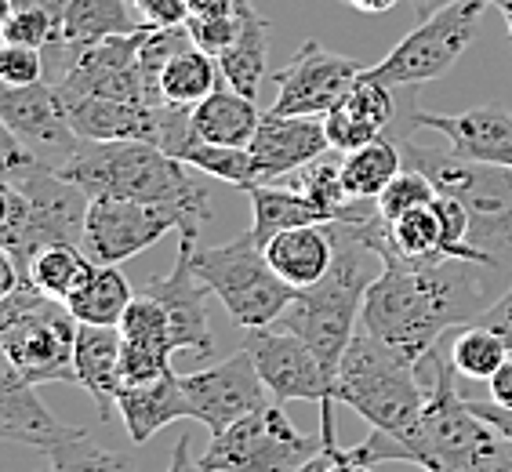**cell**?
I'll return each mask as SVG.
<instances>
[{
  "label": "cell",
  "instance_id": "3957f363",
  "mask_svg": "<svg viewBox=\"0 0 512 472\" xmlns=\"http://www.w3.org/2000/svg\"><path fill=\"white\" fill-rule=\"evenodd\" d=\"M335 400L371 425V436L360 443L367 462H407V443L425 411V382L414 356L360 327L338 364Z\"/></svg>",
  "mask_w": 512,
  "mask_h": 472
},
{
  "label": "cell",
  "instance_id": "4316f807",
  "mask_svg": "<svg viewBox=\"0 0 512 472\" xmlns=\"http://www.w3.org/2000/svg\"><path fill=\"white\" fill-rule=\"evenodd\" d=\"M237 19H240V33L233 40V48L218 59V69H222V80H226L229 88H237L255 99L262 80H266L269 19L262 11H255L251 0H237Z\"/></svg>",
  "mask_w": 512,
  "mask_h": 472
},
{
  "label": "cell",
  "instance_id": "6da1fadb",
  "mask_svg": "<svg viewBox=\"0 0 512 472\" xmlns=\"http://www.w3.org/2000/svg\"><path fill=\"white\" fill-rule=\"evenodd\" d=\"M491 266H476L465 258L414 262V258H385L382 273L367 287L360 327L382 338L400 353L422 360L447 331L476 324L494 302L498 287H509Z\"/></svg>",
  "mask_w": 512,
  "mask_h": 472
},
{
  "label": "cell",
  "instance_id": "ac0fdd59",
  "mask_svg": "<svg viewBox=\"0 0 512 472\" xmlns=\"http://www.w3.org/2000/svg\"><path fill=\"white\" fill-rule=\"evenodd\" d=\"M258 182H276L284 175H295L313 160L331 153V138H327L324 117H284V113H262L251 146Z\"/></svg>",
  "mask_w": 512,
  "mask_h": 472
},
{
  "label": "cell",
  "instance_id": "8992f818",
  "mask_svg": "<svg viewBox=\"0 0 512 472\" xmlns=\"http://www.w3.org/2000/svg\"><path fill=\"white\" fill-rule=\"evenodd\" d=\"M327 226L335 233V266L320 284L298 291V298L280 320L287 331L306 338L335 385L338 364H342L345 349L356 335V324H360V313H364L367 287L382 273L385 258L345 222H327Z\"/></svg>",
  "mask_w": 512,
  "mask_h": 472
},
{
  "label": "cell",
  "instance_id": "db71d44e",
  "mask_svg": "<svg viewBox=\"0 0 512 472\" xmlns=\"http://www.w3.org/2000/svg\"><path fill=\"white\" fill-rule=\"evenodd\" d=\"M483 472H512V465H502V469H483Z\"/></svg>",
  "mask_w": 512,
  "mask_h": 472
},
{
  "label": "cell",
  "instance_id": "9a60e30c",
  "mask_svg": "<svg viewBox=\"0 0 512 472\" xmlns=\"http://www.w3.org/2000/svg\"><path fill=\"white\" fill-rule=\"evenodd\" d=\"M266 382L258 378V367L247 349L226 356L222 364H211L204 371L182 374V393H186L189 418L211 429L218 436L233 422H240L244 414L258 411L266 404L262 400Z\"/></svg>",
  "mask_w": 512,
  "mask_h": 472
},
{
  "label": "cell",
  "instance_id": "d6a6232c",
  "mask_svg": "<svg viewBox=\"0 0 512 472\" xmlns=\"http://www.w3.org/2000/svg\"><path fill=\"white\" fill-rule=\"evenodd\" d=\"M509 356H512L509 342L494 327L480 324V320L458 327L451 338V364L469 382H491Z\"/></svg>",
  "mask_w": 512,
  "mask_h": 472
},
{
  "label": "cell",
  "instance_id": "74e56055",
  "mask_svg": "<svg viewBox=\"0 0 512 472\" xmlns=\"http://www.w3.org/2000/svg\"><path fill=\"white\" fill-rule=\"evenodd\" d=\"M440 197V189H436V182L425 171L418 168H407L389 182V189H385L382 197H378V211H382V218L393 226L396 218L411 215V211H418V207H429L433 200Z\"/></svg>",
  "mask_w": 512,
  "mask_h": 472
},
{
  "label": "cell",
  "instance_id": "2e32d148",
  "mask_svg": "<svg viewBox=\"0 0 512 472\" xmlns=\"http://www.w3.org/2000/svg\"><path fill=\"white\" fill-rule=\"evenodd\" d=\"M200 236H178L175 269L168 276H149L146 295L157 298L168 309L171 331H175V349L193 356L215 353V331L207 320V291L204 280L193 269V251H197Z\"/></svg>",
  "mask_w": 512,
  "mask_h": 472
},
{
  "label": "cell",
  "instance_id": "d590c367",
  "mask_svg": "<svg viewBox=\"0 0 512 472\" xmlns=\"http://www.w3.org/2000/svg\"><path fill=\"white\" fill-rule=\"evenodd\" d=\"M44 458H48V472H135L128 454L102 447L84 429H73L66 440L44 451Z\"/></svg>",
  "mask_w": 512,
  "mask_h": 472
},
{
  "label": "cell",
  "instance_id": "ee69618b",
  "mask_svg": "<svg viewBox=\"0 0 512 472\" xmlns=\"http://www.w3.org/2000/svg\"><path fill=\"white\" fill-rule=\"evenodd\" d=\"M480 324H487V327H494L498 335L509 342V349H512V284L502 291V298L487 309V313L480 316Z\"/></svg>",
  "mask_w": 512,
  "mask_h": 472
},
{
  "label": "cell",
  "instance_id": "d6986e66",
  "mask_svg": "<svg viewBox=\"0 0 512 472\" xmlns=\"http://www.w3.org/2000/svg\"><path fill=\"white\" fill-rule=\"evenodd\" d=\"M0 120H4V131H11L26 146L62 149V160L80 146V135L69 124L59 88L48 84V80H37V84H26V88H8L4 84V91H0Z\"/></svg>",
  "mask_w": 512,
  "mask_h": 472
},
{
  "label": "cell",
  "instance_id": "f6af8a7d",
  "mask_svg": "<svg viewBox=\"0 0 512 472\" xmlns=\"http://www.w3.org/2000/svg\"><path fill=\"white\" fill-rule=\"evenodd\" d=\"M168 472H204V465H200V458H193V447H189V436H178L175 454H171Z\"/></svg>",
  "mask_w": 512,
  "mask_h": 472
},
{
  "label": "cell",
  "instance_id": "52a82bcc",
  "mask_svg": "<svg viewBox=\"0 0 512 472\" xmlns=\"http://www.w3.org/2000/svg\"><path fill=\"white\" fill-rule=\"evenodd\" d=\"M404 164L433 178L436 189L462 200L473 222V247L491 258V266L512 280V171L465 160L451 149L418 146L414 138H396Z\"/></svg>",
  "mask_w": 512,
  "mask_h": 472
},
{
  "label": "cell",
  "instance_id": "8d00e7d4",
  "mask_svg": "<svg viewBox=\"0 0 512 472\" xmlns=\"http://www.w3.org/2000/svg\"><path fill=\"white\" fill-rule=\"evenodd\" d=\"M295 175H298L295 189H302V193L324 211L327 222L349 218L353 197H349L342 186V164H335L331 157H320V160H313V164H306L302 171H295Z\"/></svg>",
  "mask_w": 512,
  "mask_h": 472
},
{
  "label": "cell",
  "instance_id": "7402d4cb",
  "mask_svg": "<svg viewBox=\"0 0 512 472\" xmlns=\"http://www.w3.org/2000/svg\"><path fill=\"white\" fill-rule=\"evenodd\" d=\"M120 353H124L120 327H95V324L77 327L73 371H77V385L95 400V407H99L102 422L113 418L120 385H124V378H120Z\"/></svg>",
  "mask_w": 512,
  "mask_h": 472
},
{
  "label": "cell",
  "instance_id": "f907efd6",
  "mask_svg": "<svg viewBox=\"0 0 512 472\" xmlns=\"http://www.w3.org/2000/svg\"><path fill=\"white\" fill-rule=\"evenodd\" d=\"M342 4H349V8L360 11V15H385V11H393L400 0H342Z\"/></svg>",
  "mask_w": 512,
  "mask_h": 472
},
{
  "label": "cell",
  "instance_id": "484cf974",
  "mask_svg": "<svg viewBox=\"0 0 512 472\" xmlns=\"http://www.w3.org/2000/svg\"><path fill=\"white\" fill-rule=\"evenodd\" d=\"M149 30L138 0H69L62 19V40L73 48H91L109 37H131Z\"/></svg>",
  "mask_w": 512,
  "mask_h": 472
},
{
  "label": "cell",
  "instance_id": "7a4b0ae2",
  "mask_svg": "<svg viewBox=\"0 0 512 472\" xmlns=\"http://www.w3.org/2000/svg\"><path fill=\"white\" fill-rule=\"evenodd\" d=\"M55 168L88 197H124L164 207L178 218V236H200L211 218V193L197 182L193 168L142 138H80V146Z\"/></svg>",
  "mask_w": 512,
  "mask_h": 472
},
{
  "label": "cell",
  "instance_id": "681fc988",
  "mask_svg": "<svg viewBox=\"0 0 512 472\" xmlns=\"http://www.w3.org/2000/svg\"><path fill=\"white\" fill-rule=\"evenodd\" d=\"M324 472H375L371 465H364V462H356L353 454H349V447H342V451L331 458V465H327Z\"/></svg>",
  "mask_w": 512,
  "mask_h": 472
},
{
  "label": "cell",
  "instance_id": "836d02e7",
  "mask_svg": "<svg viewBox=\"0 0 512 472\" xmlns=\"http://www.w3.org/2000/svg\"><path fill=\"white\" fill-rule=\"evenodd\" d=\"M389 233H393V255L400 258H414V262L451 258V251H447V226L436 200L429 207H418L411 215L396 218L393 226H389Z\"/></svg>",
  "mask_w": 512,
  "mask_h": 472
},
{
  "label": "cell",
  "instance_id": "5bb4252c",
  "mask_svg": "<svg viewBox=\"0 0 512 472\" xmlns=\"http://www.w3.org/2000/svg\"><path fill=\"white\" fill-rule=\"evenodd\" d=\"M171 229H178V218L164 207L124 197H91L80 247L99 266H120V262L142 255Z\"/></svg>",
  "mask_w": 512,
  "mask_h": 472
},
{
  "label": "cell",
  "instance_id": "83f0119b",
  "mask_svg": "<svg viewBox=\"0 0 512 472\" xmlns=\"http://www.w3.org/2000/svg\"><path fill=\"white\" fill-rule=\"evenodd\" d=\"M247 200H251V236L262 247L276 233H284V229L327 222L324 211L295 186L284 189V186H273V182H258V186L247 189Z\"/></svg>",
  "mask_w": 512,
  "mask_h": 472
},
{
  "label": "cell",
  "instance_id": "44dd1931",
  "mask_svg": "<svg viewBox=\"0 0 512 472\" xmlns=\"http://www.w3.org/2000/svg\"><path fill=\"white\" fill-rule=\"evenodd\" d=\"M77 425H62L48 407L40 404L37 385L22 382L19 374L4 364L0 371V436L11 443H26L33 451H51Z\"/></svg>",
  "mask_w": 512,
  "mask_h": 472
},
{
  "label": "cell",
  "instance_id": "4dcf8cb0",
  "mask_svg": "<svg viewBox=\"0 0 512 472\" xmlns=\"http://www.w3.org/2000/svg\"><path fill=\"white\" fill-rule=\"evenodd\" d=\"M131 302H135V291H131L128 276L117 266H95V273L80 284L77 295H69L66 309L77 316V324L120 327Z\"/></svg>",
  "mask_w": 512,
  "mask_h": 472
},
{
  "label": "cell",
  "instance_id": "30bf717a",
  "mask_svg": "<svg viewBox=\"0 0 512 472\" xmlns=\"http://www.w3.org/2000/svg\"><path fill=\"white\" fill-rule=\"evenodd\" d=\"M487 8H491V0H458L451 8L436 11V15L418 22L378 66H367L364 77L378 80L385 88L404 91L440 80L473 44L480 15Z\"/></svg>",
  "mask_w": 512,
  "mask_h": 472
},
{
  "label": "cell",
  "instance_id": "9f6ffc18",
  "mask_svg": "<svg viewBox=\"0 0 512 472\" xmlns=\"http://www.w3.org/2000/svg\"><path fill=\"white\" fill-rule=\"evenodd\" d=\"M491 4H494V0H491Z\"/></svg>",
  "mask_w": 512,
  "mask_h": 472
},
{
  "label": "cell",
  "instance_id": "277c9868",
  "mask_svg": "<svg viewBox=\"0 0 512 472\" xmlns=\"http://www.w3.org/2000/svg\"><path fill=\"white\" fill-rule=\"evenodd\" d=\"M0 168H4L0 240H4V251L15 258L22 280L33 251H40L44 244H84L91 197L77 182H69L55 164H44L37 153H30V146L11 131H4Z\"/></svg>",
  "mask_w": 512,
  "mask_h": 472
},
{
  "label": "cell",
  "instance_id": "ab89813d",
  "mask_svg": "<svg viewBox=\"0 0 512 472\" xmlns=\"http://www.w3.org/2000/svg\"><path fill=\"white\" fill-rule=\"evenodd\" d=\"M186 30H189V40H193V48L222 59V55L233 48V40H237L240 19H237V11H233V15H211V19H189Z\"/></svg>",
  "mask_w": 512,
  "mask_h": 472
},
{
  "label": "cell",
  "instance_id": "f35d334b",
  "mask_svg": "<svg viewBox=\"0 0 512 472\" xmlns=\"http://www.w3.org/2000/svg\"><path fill=\"white\" fill-rule=\"evenodd\" d=\"M4 44H22V48H51L62 37V22L44 11H22V8H4Z\"/></svg>",
  "mask_w": 512,
  "mask_h": 472
},
{
  "label": "cell",
  "instance_id": "4fadbf2b",
  "mask_svg": "<svg viewBox=\"0 0 512 472\" xmlns=\"http://www.w3.org/2000/svg\"><path fill=\"white\" fill-rule=\"evenodd\" d=\"M360 73H364L360 62L327 51L320 40H306L295 51V59L273 73V113H284V117H327L345 99V91L360 80Z\"/></svg>",
  "mask_w": 512,
  "mask_h": 472
},
{
  "label": "cell",
  "instance_id": "ba28073f",
  "mask_svg": "<svg viewBox=\"0 0 512 472\" xmlns=\"http://www.w3.org/2000/svg\"><path fill=\"white\" fill-rule=\"evenodd\" d=\"M77 316L66 302H55L37 284H19L0 298V353L22 382H73Z\"/></svg>",
  "mask_w": 512,
  "mask_h": 472
},
{
  "label": "cell",
  "instance_id": "7c38bea8",
  "mask_svg": "<svg viewBox=\"0 0 512 472\" xmlns=\"http://www.w3.org/2000/svg\"><path fill=\"white\" fill-rule=\"evenodd\" d=\"M244 349L258 367V378L266 382V393H273L276 404L306 400L320 404V440L324 447H338L335 429V385L327 378L320 356L309 349L306 338H298L287 327H247Z\"/></svg>",
  "mask_w": 512,
  "mask_h": 472
},
{
  "label": "cell",
  "instance_id": "c3c4849f",
  "mask_svg": "<svg viewBox=\"0 0 512 472\" xmlns=\"http://www.w3.org/2000/svg\"><path fill=\"white\" fill-rule=\"evenodd\" d=\"M491 400L502 407H512V356L502 364V371L491 378Z\"/></svg>",
  "mask_w": 512,
  "mask_h": 472
},
{
  "label": "cell",
  "instance_id": "e0dca14e",
  "mask_svg": "<svg viewBox=\"0 0 512 472\" xmlns=\"http://www.w3.org/2000/svg\"><path fill=\"white\" fill-rule=\"evenodd\" d=\"M407 128L436 131L447 138V149L476 164H491V168L512 171V113L502 106H473L462 113H425L411 102L407 113Z\"/></svg>",
  "mask_w": 512,
  "mask_h": 472
},
{
  "label": "cell",
  "instance_id": "1f68e13d",
  "mask_svg": "<svg viewBox=\"0 0 512 472\" xmlns=\"http://www.w3.org/2000/svg\"><path fill=\"white\" fill-rule=\"evenodd\" d=\"M218 59L200 48H182L160 73V95L171 106H200L218 88Z\"/></svg>",
  "mask_w": 512,
  "mask_h": 472
},
{
  "label": "cell",
  "instance_id": "603a6c76",
  "mask_svg": "<svg viewBox=\"0 0 512 472\" xmlns=\"http://www.w3.org/2000/svg\"><path fill=\"white\" fill-rule=\"evenodd\" d=\"M262 251H266L269 266L276 269V276L284 284L306 291V287L320 284L335 266V233H331L327 222L295 226L276 233Z\"/></svg>",
  "mask_w": 512,
  "mask_h": 472
},
{
  "label": "cell",
  "instance_id": "9c48e42d",
  "mask_svg": "<svg viewBox=\"0 0 512 472\" xmlns=\"http://www.w3.org/2000/svg\"><path fill=\"white\" fill-rule=\"evenodd\" d=\"M193 269L244 331L247 327H269L298 298V287L284 284L276 276V269L269 266L266 251L251 236V229L237 240H226V244H197Z\"/></svg>",
  "mask_w": 512,
  "mask_h": 472
},
{
  "label": "cell",
  "instance_id": "b9f144b4",
  "mask_svg": "<svg viewBox=\"0 0 512 472\" xmlns=\"http://www.w3.org/2000/svg\"><path fill=\"white\" fill-rule=\"evenodd\" d=\"M149 26H186L189 0H142L138 4Z\"/></svg>",
  "mask_w": 512,
  "mask_h": 472
},
{
  "label": "cell",
  "instance_id": "f546056e",
  "mask_svg": "<svg viewBox=\"0 0 512 472\" xmlns=\"http://www.w3.org/2000/svg\"><path fill=\"white\" fill-rule=\"evenodd\" d=\"M95 266L99 262L80 244H44L40 251H33L22 284H37L55 302H69V295H77Z\"/></svg>",
  "mask_w": 512,
  "mask_h": 472
},
{
  "label": "cell",
  "instance_id": "bcb514c9",
  "mask_svg": "<svg viewBox=\"0 0 512 472\" xmlns=\"http://www.w3.org/2000/svg\"><path fill=\"white\" fill-rule=\"evenodd\" d=\"M4 8H22V11H44V15H55V19H66L69 0H4Z\"/></svg>",
  "mask_w": 512,
  "mask_h": 472
},
{
  "label": "cell",
  "instance_id": "cb8c5ba5",
  "mask_svg": "<svg viewBox=\"0 0 512 472\" xmlns=\"http://www.w3.org/2000/svg\"><path fill=\"white\" fill-rule=\"evenodd\" d=\"M117 411L124 418V429H128L131 443L153 440L171 422L189 418L186 393H182V374L171 371L164 378H153V382L120 385Z\"/></svg>",
  "mask_w": 512,
  "mask_h": 472
},
{
  "label": "cell",
  "instance_id": "f5cc1de1",
  "mask_svg": "<svg viewBox=\"0 0 512 472\" xmlns=\"http://www.w3.org/2000/svg\"><path fill=\"white\" fill-rule=\"evenodd\" d=\"M494 8L502 11L505 26H509V37H512V0H494Z\"/></svg>",
  "mask_w": 512,
  "mask_h": 472
},
{
  "label": "cell",
  "instance_id": "d4e9b609",
  "mask_svg": "<svg viewBox=\"0 0 512 472\" xmlns=\"http://www.w3.org/2000/svg\"><path fill=\"white\" fill-rule=\"evenodd\" d=\"M258 124H262V109L255 106V99L229 84H218L200 106H193V135L215 146L247 149Z\"/></svg>",
  "mask_w": 512,
  "mask_h": 472
},
{
  "label": "cell",
  "instance_id": "e575fe53",
  "mask_svg": "<svg viewBox=\"0 0 512 472\" xmlns=\"http://www.w3.org/2000/svg\"><path fill=\"white\" fill-rule=\"evenodd\" d=\"M178 160L189 164L193 171H200V175H211V178H218V182H229V186H240V189L258 186L255 160H251L247 149L215 146V142H204V138L193 135V142L178 153Z\"/></svg>",
  "mask_w": 512,
  "mask_h": 472
},
{
  "label": "cell",
  "instance_id": "60d3db41",
  "mask_svg": "<svg viewBox=\"0 0 512 472\" xmlns=\"http://www.w3.org/2000/svg\"><path fill=\"white\" fill-rule=\"evenodd\" d=\"M0 80L8 88H26V84L44 80V51L4 44V51H0Z\"/></svg>",
  "mask_w": 512,
  "mask_h": 472
},
{
  "label": "cell",
  "instance_id": "5b68a950",
  "mask_svg": "<svg viewBox=\"0 0 512 472\" xmlns=\"http://www.w3.org/2000/svg\"><path fill=\"white\" fill-rule=\"evenodd\" d=\"M425 382V411L414 440L407 443V465L425 472H483L512 465V451L491 425L469 407L462 396L451 353L444 345H433L418 360Z\"/></svg>",
  "mask_w": 512,
  "mask_h": 472
},
{
  "label": "cell",
  "instance_id": "7bdbcfd3",
  "mask_svg": "<svg viewBox=\"0 0 512 472\" xmlns=\"http://www.w3.org/2000/svg\"><path fill=\"white\" fill-rule=\"evenodd\" d=\"M469 407H473V411L480 414L483 422L491 425L494 433H498L505 443H509V451H512V407L494 404V400H473V396H469Z\"/></svg>",
  "mask_w": 512,
  "mask_h": 472
},
{
  "label": "cell",
  "instance_id": "f1b7e54d",
  "mask_svg": "<svg viewBox=\"0 0 512 472\" xmlns=\"http://www.w3.org/2000/svg\"><path fill=\"white\" fill-rule=\"evenodd\" d=\"M404 171V149L389 131L342 157V186L353 200H378Z\"/></svg>",
  "mask_w": 512,
  "mask_h": 472
},
{
  "label": "cell",
  "instance_id": "ffe728a7",
  "mask_svg": "<svg viewBox=\"0 0 512 472\" xmlns=\"http://www.w3.org/2000/svg\"><path fill=\"white\" fill-rule=\"evenodd\" d=\"M396 117H400V106L393 99V88L367 80L360 73V80L345 91V99L324 117V128L327 138H331V149L345 157V153H353V149L385 135L396 124Z\"/></svg>",
  "mask_w": 512,
  "mask_h": 472
},
{
  "label": "cell",
  "instance_id": "11a10c76",
  "mask_svg": "<svg viewBox=\"0 0 512 472\" xmlns=\"http://www.w3.org/2000/svg\"><path fill=\"white\" fill-rule=\"evenodd\" d=\"M138 4H142V0H138Z\"/></svg>",
  "mask_w": 512,
  "mask_h": 472
},
{
  "label": "cell",
  "instance_id": "7dc6e473",
  "mask_svg": "<svg viewBox=\"0 0 512 472\" xmlns=\"http://www.w3.org/2000/svg\"><path fill=\"white\" fill-rule=\"evenodd\" d=\"M237 0H189V19H211V15H233Z\"/></svg>",
  "mask_w": 512,
  "mask_h": 472
},
{
  "label": "cell",
  "instance_id": "8fae6325",
  "mask_svg": "<svg viewBox=\"0 0 512 472\" xmlns=\"http://www.w3.org/2000/svg\"><path fill=\"white\" fill-rule=\"evenodd\" d=\"M324 440L298 433L280 404H262L211 436L200 454L204 472H295L320 454Z\"/></svg>",
  "mask_w": 512,
  "mask_h": 472
},
{
  "label": "cell",
  "instance_id": "816d5d0a",
  "mask_svg": "<svg viewBox=\"0 0 512 472\" xmlns=\"http://www.w3.org/2000/svg\"><path fill=\"white\" fill-rule=\"evenodd\" d=\"M414 4V15H418V22L429 19V15H436V11L451 8V4H458V0H411Z\"/></svg>",
  "mask_w": 512,
  "mask_h": 472
}]
</instances>
